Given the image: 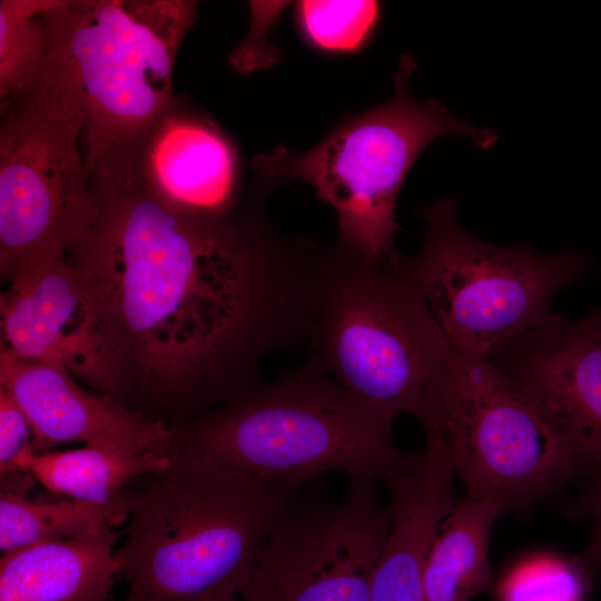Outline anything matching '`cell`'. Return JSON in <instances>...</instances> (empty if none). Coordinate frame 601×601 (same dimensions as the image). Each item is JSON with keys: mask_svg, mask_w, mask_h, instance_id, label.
I'll return each mask as SVG.
<instances>
[{"mask_svg": "<svg viewBox=\"0 0 601 601\" xmlns=\"http://www.w3.org/2000/svg\"><path fill=\"white\" fill-rule=\"evenodd\" d=\"M90 176L96 211L65 257L147 398L194 418L255 387L267 355L311 343L327 250L179 211L125 161Z\"/></svg>", "mask_w": 601, "mask_h": 601, "instance_id": "obj_1", "label": "cell"}, {"mask_svg": "<svg viewBox=\"0 0 601 601\" xmlns=\"http://www.w3.org/2000/svg\"><path fill=\"white\" fill-rule=\"evenodd\" d=\"M127 486L130 510L116 550L122 601L240 598L298 486L228 472L171 451L170 464Z\"/></svg>", "mask_w": 601, "mask_h": 601, "instance_id": "obj_2", "label": "cell"}, {"mask_svg": "<svg viewBox=\"0 0 601 601\" xmlns=\"http://www.w3.org/2000/svg\"><path fill=\"white\" fill-rule=\"evenodd\" d=\"M394 416L359 400L313 355L304 365L173 431V451L300 487L321 474L380 477L400 450Z\"/></svg>", "mask_w": 601, "mask_h": 601, "instance_id": "obj_3", "label": "cell"}, {"mask_svg": "<svg viewBox=\"0 0 601 601\" xmlns=\"http://www.w3.org/2000/svg\"><path fill=\"white\" fill-rule=\"evenodd\" d=\"M311 344L349 393L421 423L455 352L403 255L372 262L337 244L327 252Z\"/></svg>", "mask_w": 601, "mask_h": 601, "instance_id": "obj_4", "label": "cell"}, {"mask_svg": "<svg viewBox=\"0 0 601 601\" xmlns=\"http://www.w3.org/2000/svg\"><path fill=\"white\" fill-rule=\"evenodd\" d=\"M197 18L190 0H60L47 62L82 111L90 171L124 157L174 102L178 49Z\"/></svg>", "mask_w": 601, "mask_h": 601, "instance_id": "obj_5", "label": "cell"}, {"mask_svg": "<svg viewBox=\"0 0 601 601\" xmlns=\"http://www.w3.org/2000/svg\"><path fill=\"white\" fill-rule=\"evenodd\" d=\"M401 58L390 101L339 121L316 146L295 154L277 147L258 155L253 166L266 178H296L311 184L337 215V245L372 262H386L397 250L395 205L420 154L435 139L459 134L482 149L496 134L452 115L440 102L417 101L410 90L415 69Z\"/></svg>", "mask_w": 601, "mask_h": 601, "instance_id": "obj_6", "label": "cell"}, {"mask_svg": "<svg viewBox=\"0 0 601 601\" xmlns=\"http://www.w3.org/2000/svg\"><path fill=\"white\" fill-rule=\"evenodd\" d=\"M1 105L0 270L7 283L65 257L96 211L82 111L46 63L39 82Z\"/></svg>", "mask_w": 601, "mask_h": 601, "instance_id": "obj_7", "label": "cell"}, {"mask_svg": "<svg viewBox=\"0 0 601 601\" xmlns=\"http://www.w3.org/2000/svg\"><path fill=\"white\" fill-rule=\"evenodd\" d=\"M446 449L465 495L531 506L588 471L531 395L490 359L456 351L422 423Z\"/></svg>", "mask_w": 601, "mask_h": 601, "instance_id": "obj_8", "label": "cell"}, {"mask_svg": "<svg viewBox=\"0 0 601 601\" xmlns=\"http://www.w3.org/2000/svg\"><path fill=\"white\" fill-rule=\"evenodd\" d=\"M425 242L403 265L452 347L489 359L504 345L544 324L553 296L587 269L575 253L555 256L482 242L459 224L456 203L422 210Z\"/></svg>", "mask_w": 601, "mask_h": 601, "instance_id": "obj_9", "label": "cell"}, {"mask_svg": "<svg viewBox=\"0 0 601 601\" xmlns=\"http://www.w3.org/2000/svg\"><path fill=\"white\" fill-rule=\"evenodd\" d=\"M373 477H351L344 497L286 511L240 601H370L391 526Z\"/></svg>", "mask_w": 601, "mask_h": 601, "instance_id": "obj_10", "label": "cell"}, {"mask_svg": "<svg viewBox=\"0 0 601 601\" xmlns=\"http://www.w3.org/2000/svg\"><path fill=\"white\" fill-rule=\"evenodd\" d=\"M1 347L65 367L89 390L125 405L131 372L66 257L8 283L0 296Z\"/></svg>", "mask_w": 601, "mask_h": 601, "instance_id": "obj_11", "label": "cell"}, {"mask_svg": "<svg viewBox=\"0 0 601 601\" xmlns=\"http://www.w3.org/2000/svg\"><path fill=\"white\" fill-rule=\"evenodd\" d=\"M536 402L588 471L601 470V329L560 315L490 358Z\"/></svg>", "mask_w": 601, "mask_h": 601, "instance_id": "obj_12", "label": "cell"}, {"mask_svg": "<svg viewBox=\"0 0 601 601\" xmlns=\"http://www.w3.org/2000/svg\"><path fill=\"white\" fill-rule=\"evenodd\" d=\"M0 386L28 416L35 452L72 443L131 453L173 451L171 426L85 388L59 364L1 347Z\"/></svg>", "mask_w": 601, "mask_h": 601, "instance_id": "obj_13", "label": "cell"}, {"mask_svg": "<svg viewBox=\"0 0 601 601\" xmlns=\"http://www.w3.org/2000/svg\"><path fill=\"white\" fill-rule=\"evenodd\" d=\"M155 196L188 215H231L239 159L230 139L208 116L174 102L121 158Z\"/></svg>", "mask_w": 601, "mask_h": 601, "instance_id": "obj_14", "label": "cell"}, {"mask_svg": "<svg viewBox=\"0 0 601 601\" xmlns=\"http://www.w3.org/2000/svg\"><path fill=\"white\" fill-rule=\"evenodd\" d=\"M117 541L108 529L2 553L0 601H112Z\"/></svg>", "mask_w": 601, "mask_h": 601, "instance_id": "obj_15", "label": "cell"}, {"mask_svg": "<svg viewBox=\"0 0 601 601\" xmlns=\"http://www.w3.org/2000/svg\"><path fill=\"white\" fill-rule=\"evenodd\" d=\"M504 509L465 495L441 521L423 566L424 601H470L491 584L490 536Z\"/></svg>", "mask_w": 601, "mask_h": 601, "instance_id": "obj_16", "label": "cell"}, {"mask_svg": "<svg viewBox=\"0 0 601 601\" xmlns=\"http://www.w3.org/2000/svg\"><path fill=\"white\" fill-rule=\"evenodd\" d=\"M170 454L131 453L85 445L70 450L35 452L33 447L17 459L12 482L31 475L50 493L96 504L117 499L129 483L162 470Z\"/></svg>", "mask_w": 601, "mask_h": 601, "instance_id": "obj_17", "label": "cell"}, {"mask_svg": "<svg viewBox=\"0 0 601 601\" xmlns=\"http://www.w3.org/2000/svg\"><path fill=\"white\" fill-rule=\"evenodd\" d=\"M128 489L114 501L96 504L65 497L30 499L27 493L0 492V551H16L38 543L96 534L127 522Z\"/></svg>", "mask_w": 601, "mask_h": 601, "instance_id": "obj_18", "label": "cell"}, {"mask_svg": "<svg viewBox=\"0 0 601 601\" xmlns=\"http://www.w3.org/2000/svg\"><path fill=\"white\" fill-rule=\"evenodd\" d=\"M60 0L0 1V102L33 88L51 40L50 13Z\"/></svg>", "mask_w": 601, "mask_h": 601, "instance_id": "obj_19", "label": "cell"}, {"mask_svg": "<svg viewBox=\"0 0 601 601\" xmlns=\"http://www.w3.org/2000/svg\"><path fill=\"white\" fill-rule=\"evenodd\" d=\"M295 14L303 36L314 48L326 52H354L376 30L381 6L370 0H304L296 3Z\"/></svg>", "mask_w": 601, "mask_h": 601, "instance_id": "obj_20", "label": "cell"}, {"mask_svg": "<svg viewBox=\"0 0 601 601\" xmlns=\"http://www.w3.org/2000/svg\"><path fill=\"white\" fill-rule=\"evenodd\" d=\"M593 584L578 559L536 558L505 575L499 598L500 601H585Z\"/></svg>", "mask_w": 601, "mask_h": 601, "instance_id": "obj_21", "label": "cell"}, {"mask_svg": "<svg viewBox=\"0 0 601 601\" xmlns=\"http://www.w3.org/2000/svg\"><path fill=\"white\" fill-rule=\"evenodd\" d=\"M421 549L405 543L387 546L376 564L370 601H424Z\"/></svg>", "mask_w": 601, "mask_h": 601, "instance_id": "obj_22", "label": "cell"}, {"mask_svg": "<svg viewBox=\"0 0 601 601\" xmlns=\"http://www.w3.org/2000/svg\"><path fill=\"white\" fill-rule=\"evenodd\" d=\"M31 423L12 395L0 386V479L13 475L14 462L32 446Z\"/></svg>", "mask_w": 601, "mask_h": 601, "instance_id": "obj_23", "label": "cell"}, {"mask_svg": "<svg viewBox=\"0 0 601 601\" xmlns=\"http://www.w3.org/2000/svg\"><path fill=\"white\" fill-rule=\"evenodd\" d=\"M572 509L575 514L588 516L592 522L589 542L577 559L593 583L601 582V470L591 472Z\"/></svg>", "mask_w": 601, "mask_h": 601, "instance_id": "obj_24", "label": "cell"}, {"mask_svg": "<svg viewBox=\"0 0 601 601\" xmlns=\"http://www.w3.org/2000/svg\"><path fill=\"white\" fill-rule=\"evenodd\" d=\"M592 322L601 329V313H597L590 317Z\"/></svg>", "mask_w": 601, "mask_h": 601, "instance_id": "obj_25", "label": "cell"}, {"mask_svg": "<svg viewBox=\"0 0 601 601\" xmlns=\"http://www.w3.org/2000/svg\"><path fill=\"white\" fill-rule=\"evenodd\" d=\"M217 601H240V598H228V599H221Z\"/></svg>", "mask_w": 601, "mask_h": 601, "instance_id": "obj_26", "label": "cell"}, {"mask_svg": "<svg viewBox=\"0 0 601 601\" xmlns=\"http://www.w3.org/2000/svg\"><path fill=\"white\" fill-rule=\"evenodd\" d=\"M112 601H115V600H112Z\"/></svg>", "mask_w": 601, "mask_h": 601, "instance_id": "obj_27", "label": "cell"}]
</instances>
